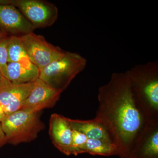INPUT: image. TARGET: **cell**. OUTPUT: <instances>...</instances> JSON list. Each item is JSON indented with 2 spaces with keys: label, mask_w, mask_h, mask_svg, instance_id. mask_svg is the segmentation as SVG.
<instances>
[{
  "label": "cell",
  "mask_w": 158,
  "mask_h": 158,
  "mask_svg": "<svg viewBox=\"0 0 158 158\" xmlns=\"http://www.w3.org/2000/svg\"><path fill=\"white\" fill-rule=\"evenodd\" d=\"M98 97L95 118L113 136L119 157L130 158L149 119L134 98L127 71L113 73L107 84L99 88Z\"/></svg>",
  "instance_id": "cell-1"
},
{
  "label": "cell",
  "mask_w": 158,
  "mask_h": 158,
  "mask_svg": "<svg viewBox=\"0 0 158 158\" xmlns=\"http://www.w3.org/2000/svg\"><path fill=\"white\" fill-rule=\"evenodd\" d=\"M133 96L148 119H158V62L136 65L127 71Z\"/></svg>",
  "instance_id": "cell-2"
},
{
  "label": "cell",
  "mask_w": 158,
  "mask_h": 158,
  "mask_svg": "<svg viewBox=\"0 0 158 158\" xmlns=\"http://www.w3.org/2000/svg\"><path fill=\"white\" fill-rule=\"evenodd\" d=\"M86 59L80 54L65 51L61 57L39 70V78L62 92L87 65Z\"/></svg>",
  "instance_id": "cell-3"
},
{
  "label": "cell",
  "mask_w": 158,
  "mask_h": 158,
  "mask_svg": "<svg viewBox=\"0 0 158 158\" xmlns=\"http://www.w3.org/2000/svg\"><path fill=\"white\" fill-rule=\"evenodd\" d=\"M38 113L20 110L6 116L1 123L7 142L16 144L35 139L43 129Z\"/></svg>",
  "instance_id": "cell-4"
},
{
  "label": "cell",
  "mask_w": 158,
  "mask_h": 158,
  "mask_svg": "<svg viewBox=\"0 0 158 158\" xmlns=\"http://www.w3.org/2000/svg\"><path fill=\"white\" fill-rule=\"evenodd\" d=\"M19 37L31 62L39 70L65 53L59 47L48 42L43 36L33 32Z\"/></svg>",
  "instance_id": "cell-5"
},
{
  "label": "cell",
  "mask_w": 158,
  "mask_h": 158,
  "mask_svg": "<svg viewBox=\"0 0 158 158\" xmlns=\"http://www.w3.org/2000/svg\"><path fill=\"white\" fill-rule=\"evenodd\" d=\"M15 6L19 9L35 29L50 27L58 19V8L47 1L16 0Z\"/></svg>",
  "instance_id": "cell-6"
},
{
  "label": "cell",
  "mask_w": 158,
  "mask_h": 158,
  "mask_svg": "<svg viewBox=\"0 0 158 158\" xmlns=\"http://www.w3.org/2000/svg\"><path fill=\"white\" fill-rule=\"evenodd\" d=\"M34 85V82L15 84L2 77L0 81V104L7 116L20 110Z\"/></svg>",
  "instance_id": "cell-7"
},
{
  "label": "cell",
  "mask_w": 158,
  "mask_h": 158,
  "mask_svg": "<svg viewBox=\"0 0 158 158\" xmlns=\"http://www.w3.org/2000/svg\"><path fill=\"white\" fill-rule=\"evenodd\" d=\"M61 93L38 78L34 81L33 89L20 110L39 112L43 109L52 107L59 100Z\"/></svg>",
  "instance_id": "cell-8"
},
{
  "label": "cell",
  "mask_w": 158,
  "mask_h": 158,
  "mask_svg": "<svg viewBox=\"0 0 158 158\" xmlns=\"http://www.w3.org/2000/svg\"><path fill=\"white\" fill-rule=\"evenodd\" d=\"M130 158H158V119L148 121Z\"/></svg>",
  "instance_id": "cell-9"
},
{
  "label": "cell",
  "mask_w": 158,
  "mask_h": 158,
  "mask_svg": "<svg viewBox=\"0 0 158 158\" xmlns=\"http://www.w3.org/2000/svg\"><path fill=\"white\" fill-rule=\"evenodd\" d=\"M72 129L68 118L59 114L51 115L49 135L56 147L67 156L72 155Z\"/></svg>",
  "instance_id": "cell-10"
},
{
  "label": "cell",
  "mask_w": 158,
  "mask_h": 158,
  "mask_svg": "<svg viewBox=\"0 0 158 158\" xmlns=\"http://www.w3.org/2000/svg\"><path fill=\"white\" fill-rule=\"evenodd\" d=\"M0 28L16 36L33 32L35 28L22 13L12 5H0Z\"/></svg>",
  "instance_id": "cell-11"
},
{
  "label": "cell",
  "mask_w": 158,
  "mask_h": 158,
  "mask_svg": "<svg viewBox=\"0 0 158 158\" xmlns=\"http://www.w3.org/2000/svg\"><path fill=\"white\" fill-rule=\"evenodd\" d=\"M68 120L72 129L83 133L88 139L103 140L116 145L111 133L96 118L88 120L68 118Z\"/></svg>",
  "instance_id": "cell-12"
},
{
  "label": "cell",
  "mask_w": 158,
  "mask_h": 158,
  "mask_svg": "<svg viewBox=\"0 0 158 158\" xmlns=\"http://www.w3.org/2000/svg\"><path fill=\"white\" fill-rule=\"evenodd\" d=\"M8 63H17L28 70L39 74L38 69L31 62L19 36L9 37L8 45Z\"/></svg>",
  "instance_id": "cell-13"
},
{
  "label": "cell",
  "mask_w": 158,
  "mask_h": 158,
  "mask_svg": "<svg viewBox=\"0 0 158 158\" xmlns=\"http://www.w3.org/2000/svg\"><path fill=\"white\" fill-rule=\"evenodd\" d=\"M39 74L28 70L17 63L10 62L7 66L6 78L15 84H24L35 81Z\"/></svg>",
  "instance_id": "cell-14"
},
{
  "label": "cell",
  "mask_w": 158,
  "mask_h": 158,
  "mask_svg": "<svg viewBox=\"0 0 158 158\" xmlns=\"http://www.w3.org/2000/svg\"><path fill=\"white\" fill-rule=\"evenodd\" d=\"M85 153L109 156L118 155V152L115 144L98 139H88L85 146Z\"/></svg>",
  "instance_id": "cell-15"
},
{
  "label": "cell",
  "mask_w": 158,
  "mask_h": 158,
  "mask_svg": "<svg viewBox=\"0 0 158 158\" xmlns=\"http://www.w3.org/2000/svg\"><path fill=\"white\" fill-rule=\"evenodd\" d=\"M72 130L73 155L85 153V146L88 138L83 133Z\"/></svg>",
  "instance_id": "cell-16"
},
{
  "label": "cell",
  "mask_w": 158,
  "mask_h": 158,
  "mask_svg": "<svg viewBox=\"0 0 158 158\" xmlns=\"http://www.w3.org/2000/svg\"><path fill=\"white\" fill-rule=\"evenodd\" d=\"M9 37L6 35L0 38V71L3 77L7 76L8 64V45Z\"/></svg>",
  "instance_id": "cell-17"
},
{
  "label": "cell",
  "mask_w": 158,
  "mask_h": 158,
  "mask_svg": "<svg viewBox=\"0 0 158 158\" xmlns=\"http://www.w3.org/2000/svg\"><path fill=\"white\" fill-rule=\"evenodd\" d=\"M6 142H7V139H6V135L3 132L2 125L0 123V146L2 145Z\"/></svg>",
  "instance_id": "cell-18"
},
{
  "label": "cell",
  "mask_w": 158,
  "mask_h": 158,
  "mask_svg": "<svg viewBox=\"0 0 158 158\" xmlns=\"http://www.w3.org/2000/svg\"><path fill=\"white\" fill-rule=\"evenodd\" d=\"M16 0H0V5H12L15 6Z\"/></svg>",
  "instance_id": "cell-19"
},
{
  "label": "cell",
  "mask_w": 158,
  "mask_h": 158,
  "mask_svg": "<svg viewBox=\"0 0 158 158\" xmlns=\"http://www.w3.org/2000/svg\"><path fill=\"white\" fill-rule=\"evenodd\" d=\"M7 116L6 111L3 108L2 106L0 104V123Z\"/></svg>",
  "instance_id": "cell-20"
},
{
  "label": "cell",
  "mask_w": 158,
  "mask_h": 158,
  "mask_svg": "<svg viewBox=\"0 0 158 158\" xmlns=\"http://www.w3.org/2000/svg\"><path fill=\"white\" fill-rule=\"evenodd\" d=\"M5 35H6V34H4V33H0V38H1V37H3V36H5Z\"/></svg>",
  "instance_id": "cell-21"
},
{
  "label": "cell",
  "mask_w": 158,
  "mask_h": 158,
  "mask_svg": "<svg viewBox=\"0 0 158 158\" xmlns=\"http://www.w3.org/2000/svg\"><path fill=\"white\" fill-rule=\"evenodd\" d=\"M2 73H1V71H0V81H1V80H2Z\"/></svg>",
  "instance_id": "cell-22"
}]
</instances>
